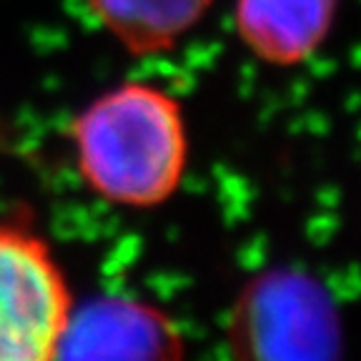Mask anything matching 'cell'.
I'll use <instances>...</instances> for the list:
<instances>
[{"label":"cell","instance_id":"1","mask_svg":"<svg viewBox=\"0 0 361 361\" xmlns=\"http://www.w3.org/2000/svg\"><path fill=\"white\" fill-rule=\"evenodd\" d=\"M71 146L96 196L123 209H156L178 191L188 166L183 106L166 88L128 80L75 116Z\"/></svg>","mask_w":361,"mask_h":361},{"label":"cell","instance_id":"2","mask_svg":"<svg viewBox=\"0 0 361 361\" xmlns=\"http://www.w3.org/2000/svg\"><path fill=\"white\" fill-rule=\"evenodd\" d=\"M236 361H341V319L319 279L271 269L243 286L228 319Z\"/></svg>","mask_w":361,"mask_h":361},{"label":"cell","instance_id":"3","mask_svg":"<svg viewBox=\"0 0 361 361\" xmlns=\"http://www.w3.org/2000/svg\"><path fill=\"white\" fill-rule=\"evenodd\" d=\"M73 293L30 226L0 221V361H58Z\"/></svg>","mask_w":361,"mask_h":361},{"label":"cell","instance_id":"4","mask_svg":"<svg viewBox=\"0 0 361 361\" xmlns=\"http://www.w3.org/2000/svg\"><path fill=\"white\" fill-rule=\"evenodd\" d=\"M58 361H186V341L158 306L98 296L73 309Z\"/></svg>","mask_w":361,"mask_h":361},{"label":"cell","instance_id":"5","mask_svg":"<svg viewBox=\"0 0 361 361\" xmlns=\"http://www.w3.org/2000/svg\"><path fill=\"white\" fill-rule=\"evenodd\" d=\"M336 11L338 0H233V30L256 61L293 68L326 43Z\"/></svg>","mask_w":361,"mask_h":361},{"label":"cell","instance_id":"6","mask_svg":"<svg viewBox=\"0 0 361 361\" xmlns=\"http://www.w3.org/2000/svg\"><path fill=\"white\" fill-rule=\"evenodd\" d=\"M85 6L121 48L133 56H161L209 16L214 0H85Z\"/></svg>","mask_w":361,"mask_h":361}]
</instances>
